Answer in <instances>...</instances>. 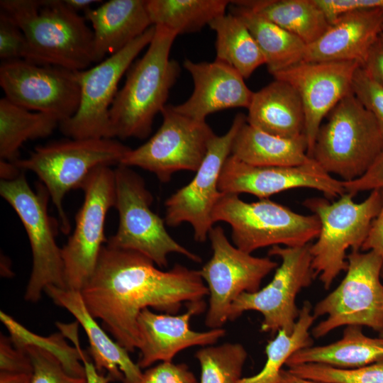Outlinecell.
I'll return each instance as SVG.
<instances>
[{"label":"cell","mask_w":383,"mask_h":383,"mask_svg":"<svg viewBox=\"0 0 383 383\" xmlns=\"http://www.w3.org/2000/svg\"><path fill=\"white\" fill-rule=\"evenodd\" d=\"M55 117L18 106L6 97L0 99V158L14 162L19 149L28 140L45 138L59 126Z\"/></svg>","instance_id":"4dcf8cb0"},{"label":"cell","mask_w":383,"mask_h":383,"mask_svg":"<svg viewBox=\"0 0 383 383\" xmlns=\"http://www.w3.org/2000/svg\"><path fill=\"white\" fill-rule=\"evenodd\" d=\"M111 166L93 170L81 188L83 204L75 228L62 248L65 288L80 292L91 279L104 243L107 213L115 205V174Z\"/></svg>","instance_id":"7c38bea8"},{"label":"cell","mask_w":383,"mask_h":383,"mask_svg":"<svg viewBox=\"0 0 383 383\" xmlns=\"http://www.w3.org/2000/svg\"><path fill=\"white\" fill-rule=\"evenodd\" d=\"M0 319L9 331L15 345L35 344L47 348L60 359L69 373L74 376L85 377L84 367L77 350L74 345H68L62 333H54L48 338L38 336L28 331L2 311L0 312Z\"/></svg>","instance_id":"e575fe53"},{"label":"cell","mask_w":383,"mask_h":383,"mask_svg":"<svg viewBox=\"0 0 383 383\" xmlns=\"http://www.w3.org/2000/svg\"><path fill=\"white\" fill-rule=\"evenodd\" d=\"M183 65L193 79L194 90L186 101L173 105L177 112L205 121L217 111L248 108L253 92L240 74L228 65L217 60L195 62L187 59Z\"/></svg>","instance_id":"44dd1931"},{"label":"cell","mask_w":383,"mask_h":383,"mask_svg":"<svg viewBox=\"0 0 383 383\" xmlns=\"http://www.w3.org/2000/svg\"><path fill=\"white\" fill-rule=\"evenodd\" d=\"M115 174V205L119 215L116 233L106 245L138 252L159 267H166L171 253L200 262L201 257L177 243L167 232L164 220L154 213L152 196L143 179L131 167L118 165Z\"/></svg>","instance_id":"ba28073f"},{"label":"cell","mask_w":383,"mask_h":383,"mask_svg":"<svg viewBox=\"0 0 383 383\" xmlns=\"http://www.w3.org/2000/svg\"><path fill=\"white\" fill-rule=\"evenodd\" d=\"M195 357L201 367L199 383H238L248 353L240 343H226L204 346Z\"/></svg>","instance_id":"836d02e7"},{"label":"cell","mask_w":383,"mask_h":383,"mask_svg":"<svg viewBox=\"0 0 383 383\" xmlns=\"http://www.w3.org/2000/svg\"><path fill=\"white\" fill-rule=\"evenodd\" d=\"M311 158L343 182L362 177L383 152L377 123L353 92L343 98L324 118Z\"/></svg>","instance_id":"277c9868"},{"label":"cell","mask_w":383,"mask_h":383,"mask_svg":"<svg viewBox=\"0 0 383 383\" xmlns=\"http://www.w3.org/2000/svg\"><path fill=\"white\" fill-rule=\"evenodd\" d=\"M155 26L145 53L127 71L124 85L111 105L113 138L148 137L155 117L167 105L170 91L179 77V65L170 58L177 34L164 26Z\"/></svg>","instance_id":"7a4b0ae2"},{"label":"cell","mask_w":383,"mask_h":383,"mask_svg":"<svg viewBox=\"0 0 383 383\" xmlns=\"http://www.w3.org/2000/svg\"><path fill=\"white\" fill-rule=\"evenodd\" d=\"M130 149L113 138H70L37 146L27 158L13 163L38 177L57 211L62 231L67 234L70 226L62 206L66 194L81 188L95 168L120 165Z\"/></svg>","instance_id":"5b68a950"},{"label":"cell","mask_w":383,"mask_h":383,"mask_svg":"<svg viewBox=\"0 0 383 383\" xmlns=\"http://www.w3.org/2000/svg\"><path fill=\"white\" fill-rule=\"evenodd\" d=\"M53 302L69 311L83 328L89 340L93 363L100 372L103 370L112 381L138 383L143 372L129 353L113 340L89 313L81 292L48 285L44 291Z\"/></svg>","instance_id":"603a6c76"},{"label":"cell","mask_w":383,"mask_h":383,"mask_svg":"<svg viewBox=\"0 0 383 383\" xmlns=\"http://www.w3.org/2000/svg\"><path fill=\"white\" fill-rule=\"evenodd\" d=\"M0 58L24 60L35 63L30 45L21 28L5 13L0 12Z\"/></svg>","instance_id":"74e56055"},{"label":"cell","mask_w":383,"mask_h":383,"mask_svg":"<svg viewBox=\"0 0 383 383\" xmlns=\"http://www.w3.org/2000/svg\"><path fill=\"white\" fill-rule=\"evenodd\" d=\"M0 194L18 216L30 245L33 266L24 299L37 302L48 285L65 288L62 248L55 240V225L48 212L50 195L44 185L36 192L23 172L11 179H1Z\"/></svg>","instance_id":"30bf717a"},{"label":"cell","mask_w":383,"mask_h":383,"mask_svg":"<svg viewBox=\"0 0 383 383\" xmlns=\"http://www.w3.org/2000/svg\"><path fill=\"white\" fill-rule=\"evenodd\" d=\"M80 292L89 313L128 353L138 349L137 321L143 309L176 314L183 304L209 295L199 270L177 264L164 271L138 252L107 245Z\"/></svg>","instance_id":"6da1fadb"},{"label":"cell","mask_w":383,"mask_h":383,"mask_svg":"<svg viewBox=\"0 0 383 383\" xmlns=\"http://www.w3.org/2000/svg\"><path fill=\"white\" fill-rule=\"evenodd\" d=\"M208 238L212 256L199 271L209 296L205 324L214 329L228 321L231 306L240 294L258 291L263 279L279 265L268 257H255L231 244L221 226H213Z\"/></svg>","instance_id":"4fadbf2b"},{"label":"cell","mask_w":383,"mask_h":383,"mask_svg":"<svg viewBox=\"0 0 383 383\" xmlns=\"http://www.w3.org/2000/svg\"><path fill=\"white\" fill-rule=\"evenodd\" d=\"M33 366L27 353L16 347L11 337L1 334L0 372L32 373Z\"/></svg>","instance_id":"60d3db41"},{"label":"cell","mask_w":383,"mask_h":383,"mask_svg":"<svg viewBox=\"0 0 383 383\" xmlns=\"http://www.w3.org/2000/svg\"><path fill=\"white\" fill-rule=\"evenodd\" d=\"M362 67L374 82L383 87V40L381 35L371 46Z\"/></svg>","instance_id":"bcb514c9"},{"label":"cell","mask_w":383,"mask_h":383,"mask_svg":"<svg viewBox=\"0 0 383 383\" xmlns=\"http://www.w3.org/2000/svg\"><path fill=\"white\" fill-rule=\"evenodd\" d=\"M383 362V337L366 335L361 326H348L343 337L332 343L298 350L287 360L288 367L308 363L355 368Z\"/></svg>","instance_id":"484cf974"},{"label":"cell","mask_w":383,"mask_h":383,"mask_svg":"<svg viewBox=\"0 0 383 383\" xmlns=\"http://www.w3.org/2000/svg\"><path fill=\"white\" fill-rule=\"evenodd\" d=\"M382 32L383 9L344 13L331 23L318 39L306 45L304 61H353L362 66Z\"/></svg>","instance_id":"7402d4cb"},{"label":"cell","mask_w":383,"mask_h":383,"mask_svg":"<svg viewBox=\"0 0 383 383\" xmlns=\"http://www.w3.org/2000/svg\"><path fill=\"white\" fill-rule=\"evenodd\" d=\"M279 383H328L309 380L297 377L288 370H282L280 374Z\"/></svg>","instance_id":"681fc988"},{"label":"cell","mask_w":383,"mask_h":383,"mask_svg":"<svg viewBox=\"0 0 383 383\" xmlns=\"http://www.w3.org/2000/svg\"><path fill=\"white\" fill-rule=\"evenodd\" d=\"M330 24L340 16L358 10L383 9V0H315Z\"/></svg>","instance_id":"b9f144b4"},{"label":"cell","mask_w":383,"mask_h":383,"mask_svg":"<svg viewBox=\"0 0 383 383\" xmlns=\"http://www.w3.org/2000/svg\"><path fill=\"white\" fill-rule=\"evenodd\" d=\"M295 188L316 189L328 199L345 193L342 180L334 179L313 158L299 166H255L231 155L224 163L218 182L221 193H247L260 199Z\"/></svg>","instance_id":"d6986e66"},{"label":"cell","mask_w":383,"mask_h":383,"mask_svg":"<svg viewBox=\"0 0 383 383\" xmlns=\"http://www.w3.org/2000/svg\"><path fill=\"white\" fill-rule=\"evenodd\" d=\"M32 373L0 372V383H30Z\"/></svg>","instance_id":"7dc6e473"},{"label":"cell","mask_w":383,"mask_h":383,"mask_svg":"<svg viewBox=\"0 0 383 383\" xmlns=\"http://www.w3.org/2000/svg\"><path fill=\"white\" fill-rule=\"evenodd\" d=\"M161 114L157 132L142 145L131 148L120 165L140 167L167 182L178 171L196 172L215 133L206 121L183 115L173 105L167 104Z\"/></svg>","instance_id":"9a60e30c"},{"label":"cell","mask_w":383,"mask_h":383,"mask_svg":"<svg viewBox=\"0 0 383 383\" xmlns=\"http://www.w3.org/2000/svg\"><path fill=\"white\" fill-rule=\"evenodd\" d=\"M23 349L33 366L30 383H87L85 377L69 373L50 350L35 344L16 346Z\"/></svg>","instance_id":"8d00e7d4"},{"label":"cell","mask_w":383,"mask_h":383,"mask_svg":"<svg viewBox=\"0 0 383 383\" xmlns=\"http://www.w3.org/2000/svg\"><path fill=\"white\" fill-rule=\"evenodd\" d=\"M316 319L311 304L304 301L293 331L289 333L279 330L275 338L268 342L262 369L253 376L240 378L238 383H279L283 365L289 358L298 350L313 345L310 329Z\"/></svg>","instance_id":"d6a6232c"},{"label":"cell","mask_w":383,"mask_h":383,"mask_svg":"<svg viewBox=\"0 0 383 383\" xmlns=\"http://www.w3.org/2000/svg\"><path fill=\"white\" fill-rule=\"evenodd\" d=\"M230 12L240 18L248 28L272 74L304 61L306 44L275 23L248 7L231 1Z\"/></svg>","instance_id":"f1b7e54d"},{"label":"cell","mask_w":383,"mask_h":383,"mask_svg":"<svg viewBox=\"0 0 383 383\" xmlns=\"http://www.w3.org/2000/svg\"><path fill=\"white\" fill-rule=\"evenodd\" d=\"M246 116L238 113L228 129L222 135L213 136L207 152L191 182L177 190L165 201V223L176 227L189 223L196 241L204 243L213 227V211L222 193L218 189L219 178L227 158L231 155L234 138Z\"/></svg>","instance_id":"2e32d148"},{"label":"cell","mask_w":383,"mask_h":383,"mask_svg":"<svg viewBox=\"0 0 383 383\" xmlns=\"http://www.w3.org/2000/svg\"><path fill=\"white\" fill-rule=\"evenodd\" d=\"M345 193L331 203L327 199L311 198L304 204L321 222L317 240L310 245L311 265L325 289H328L338 275L348 268L346 251L360 250L372 221L378 214L382 197L379 189H373L360 203Z\"/></svg>","instance_id":"52a82bcc"},{"label":"cell","mask_w":383,"mask_h":383,"mask_svg":"<svg viewBox=\"0 0 383 383\" xmlns=\"http://www.w3.org/2000/svg\"><path fill=\"white\" fill-rule=\"evenodd\" d=\"M346 274L340 284L313 309L317 318L326 316L311 331L318 338L341 326L383 328V262L374 251L352 252L347 255Z\"/></svg>","instance_id":"9c48e42d"},{"label":"cell","mask_w":383,"mask_h":383,"mask_svg":"<svg viewBox=\"0 0 383 383\" xmlns=\"http://www.w3.org/2000/svg\"><path fill=\"white\" fill-rule=\"evenodd\" d=\"M342 182L345 192L353 196L360 192L382 188L383 152L362 177L353 181Z\"/></svg>","instance_id":"ee69618b"},{"label":"cell","mask_w":383,"mask_h":383,"mask_svg":"<svg viewBox=\"0 0 383 383\" xmlns=\"http://www.w3.org/2000/svg\"><path fill=\"white\" fill-rule=\"evenodd\" d=\"M379 191L382 197L381 208L377 216L372 221L361 250L374 251L382 258L383 262V187L380 188ZM382 274H383V266Z\"/></svg>","instance_id":"f6af8a7d"},{"label":"cell","mask_w":383,"mask_h":383,"mask_svg":"<svg viewBox=\"0 0 383 383\" xmlns=\"http://www.w3.org/2000/svg\"><path fill=\"white\" fill-rule=\"evenodd\" d=\"M66 6L72 11L78 13L79 11H84L85 13L87 10L91 9V6L95 3H101V1L95 0H63Z\"/></svg>","instance_id":"c3c4849f"},{"label":"cell","mask_w":383,"mask_h":383,"mask_svg":"<svg viewBox=\"0 0 383 383\" xmlns=\"http://www.w3.org/2000/svg\"><path fill=\"white\" fill-rule=\"evenodd\" d=\"M84 18L92 26L94 63L121 50L152 26L146 0H110L87 10Z\"/></svg>","instance_id":"cb8c5ba5"},{"label":"cell","mask_w":383,"mask_h":383,"mask_svg":"<svg viewBox=\"0 0 383 383\" xmlns=\"http://www.w3.org/2000/svg\"><path fill=\"white\" fill-rule=\"evenodd\" d=\"M212 218L228 223L233 245L250 254L267 246H304L321 231L315 214H299L269 199L248 203L235 194L222 193Z\"/></svg>","instance_id":"8992f818"},{"label":"cell","mask_w":383,"mask_h":383,"mask_svg":"<svg viewBox=\"0 0 383 383\" xmlns=\"http://www.w3.org/2000/svg\"><path fill=\"white\" fill-rule=\"evenodd\" d=\"M381 37H382V40H383V32H382V34H381Z\"/></svg>","instance_id":"816d5d0a"},{"label":"cell","mask_w":383,"mask_h":383,"mask_svg":"<svg viewBox=\"0 0 383 383\" xmlns=\"http://www.w3.org/2000/svg\"><path fill=\"white\" fill-rule=\"evenodd\" d=\"M288 371L297 377L322 382L383 383V362L355 368L308 363L290 367Z\"/></svg>","instance_id":"d590c367"},{"label":"cell","mask_w":383,"mask_h":383,"mask_svg":"<svg viewBox=\"0 0 383 383\" xmlns=\"http://www.w3.org/2000/svg\"><path fill=\"white\" fill-rule=\"evenodd\" d=\"M310 245L294 248L272 246L268 255L281 260L272 279L255 292L240 294L231 306L228 320L236 319L245 311H255L262 315V332L274 333L284 330L292 333L300 310L296 304V296L302 289L309 287L316 277Z\"/></svg>","instance_id":"5bb4252c"},{"label":"cell","mask_w":383,"mask_h":383,"mask_svg":"<svg viewBox=\"0 0 383 383\" xmlns=\"http://www.w3.org/2000/svg\"><path fill=\"white\" fill-rule=\"evenodd\" d=\"M231 1L146 0L152 26H164L177 35L199 31L226 13Z\"/></svg>","instance_id":"1f68e13d"},{"label":"cell","mask_w":383,"mask_h":383,"mask_svg":"<svg viewBox=\"0 0 383 383\" xmlns=\"http://www.w3.org/2000/svg\"><path fill=\"white\" fill-rule=\"evenodd\" d=\"M357 62H300L272 74L275 79L291 84L298 92L305 116L304 135L311 157L318 129L328 113L353 92Z\"/></svg>","instance_id":"ac0fdd59"},{"label":"cell","mask_w":383,"mask_h":383,"mask_svg":"<svg viewBox=\"0 0 383 383\" xmlns=\"http://www.w3.org/2000/svg\"><path fill=\"white\" fill-rule=\"evenodd\" d=\"M215 31L216 60L223 62L247 79L261 65L265 57L244 22L229 12L209 24Z\"/></svg>","instance_id":"f546056e"},{"label":"cell","mask_w":383,"mask_h":383,"mask_svg":"<svg viewBox=\"0 0 383 383\" xmlns=\"http://www.w3.org/2000/svg\"><path fill=\"white\" fill-rule=\"evenodd\" d=\"M352 90L362 104L374 116L383 143V87L360 66L353 77Z\"/></svg>","instance_id":"f35d334b"},{"label":"cell","mask_w":383,"mask_h":383,"mask_svg":"<svg viewBox=\"0 0 383 383\" xmlns=\"http://www.w3.org/2000/svg\"><path fill=\"white\" fill-rule=\"evenodd\" d=\"M0 85L5 97L33 111L51 115L62 121L77 111L80 88L74 71L24 60L3 61Z\"/></svg>","instance_id":"e0dca14e"},{"label":"cell","mask_w":383,"mask_h":383,"mask_svg":"<svg viewBox=\"0 0 383 383\" xmlns=\"http://www.w3.org/2000/svg\"><path fill=\"white\" fill-rule=\"evenodd\" d=\"M27 38L35 63L81 71L93 63V32L63 0H1Z\"/></svg>","instance_id":"3957f363"},{"label":"cell","mask_w":383,"mask_h":383,"mask_svg":"<svg viewBox=\"0 0 383 383\" xmlns=\"http://www.w3.org/2000/svg\"><path fill=\"white\" fill-rule=\"evenodd\" d=\"M246 121L265 133L285 138L304 135L305 116L301 99L289 83L275 79L253 92Z\"/></svg>","instance_id":"d4e9b609"},{"label":"cell","mask_w":383,"mask_h":383,"mask_svg":"<svg viewBox=\"0 0 383 383\" xmlns=\"http://www.w3.org/2000/svg\"><path fill=\"white\" fill-rule=\"evenodd\" d=\"M305 135L285 138L265 133L247 123L239 128L233 143L231 155L255 166H299L311 157L307 154Z\"/></svg>","instance_id":"4316f807"},{"label":"cell","mask_w":383,"mask_h":383,"mask_svg":"<svg viewBox=\"0 0 383 383\" xmlns=\"http://www.w3.org/2000/svg\"><path fill=\"white\" fill-rule=\"evenodd\" d=\"M138 383H198L187 365L161 362L143 372Z\"/></svg>","instance_id":"ab89813d"},{"label":"cell","mask_w":383,"mask_h":383,"mask_svg":"<svg viewBox=\"0 0 383 383\" xmlns=\"http://www.w3.org/2000/svg\"><path fill=\"white\" fill-rule=\"evenodd\" d=\"M262 17L301 39L306 45L318 39L330 23L315 0H240Z\"/></svg>","instance_id":"83f0119b"},{"label":"cell","mask_w":383,"mask_h":383,"mask_svg":"<svg viewBox=\"0 0 383 383\" xmlns=\"http://www.w3.org/2000/svg\"><path fill=\"white\" fill-rule=\"evenodd\" d=\"M382 277L383 278V274H382ZM379 337H383V328L381 330V331L379 333Z\"/></svg>","instance_id":"f907efd6"},{"label":"cell","mask_w":383,"mask_h":383,"mask_svg":"<svg viewBox=\"0 0 383 383\" xmlns=\"http://www.w3.org/2000/svg\"><path fill=\"white\" fill-rule=\"evenodd\" d=\"M182 314L159 313L150 309H143L137 321L140 369L156 362H171L180 351L196 345L203 347L215 344L226 335L223 328L195 331L190 328L192 316L206 309L204 300L189 302Z\"/></svg>","instance_id":"ffe728a7"},{"label":"cell","mask_w":383,"mask_h":383,"mask_svg":"<svg viewBox=\"0 0 383 383\" xmlns=\"http://www.w3.org/2000/svg\"><path fill=\"white\" fill-rule=\"evenodd\" d=\"M78 325L79 323L77 321L68 324L60 322L57 323V326L58 327L60 332L62 333L65 338L70 339L77 350L84 367L87 382L109 383L111 382V378L107 374L106 375H104L96 370L90 357L87 356V353L83 350L80 346L77 332Z\"/></svg>","instance_id":"7bdbcfd3"},{"label":"cell","mask_w":383,"mask_h":383,"mask_svg":"<svg viewBox=\"0 0 383 383\" xmlns=\"http://www.w3.org/2000/svg\"><path fill=\"white\" fill-rule=\"evenodd\" d=\"M155 32L152 26L118 52L95 66L74 71L80 88L76 113L62 121L59 128L70 138H113L110 109L118 92V85L138 54L148 46Z\"/></svg>","instance_id":"8fae6325"}]
</instances>
